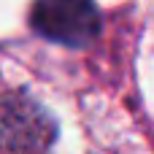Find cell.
I'll list each match as a JSON object with an SVG mask.
<instances>
[{
    "mask_svg": "<svg viewBox=\"0 0 154 154\" xmlns=\"http://www.w3.org/2000/svg\"><path fill=\"white\" fill-rule=\"evenodd\" d=\"M30 22L43 38L65 46H87L100 32V14L92 0H38Z\"/></svg>",
    "mask_w": 154,
    "mask_h": 154,
    "instance_id": "1",
    "label": "cell"
}]
</instances>
